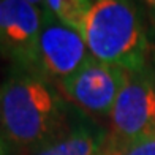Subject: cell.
<instances>
[{
    "instance_id": "cell-1",
    "label": "cell",
    "mask_w": 155,
    "mask_h": 155,
    "mask_svg": "<svg viewBox=\"0 0 155 155\" xmlns=\"http://www.w3.org/2000/svg\"><path fill=\"white\" fill-rule=\"evenodd\" d=\"M0 125L10 144L33 153L67 133V104L43 74L18 70L0 87Z\"/></svg>"
},
{
    "instance_id": "cell-2",
    "label": "cell",
    "mask_w": 155,
    "mask_h": 155,
    "mask_svg": "<svg viewBox=\"0 0 155 155\" xmlns=\"http://www.w3.org/2000/svg\"><path fill=\"white\" fill-rule=\"evenodd\" d=\"M82 37L97 60L128 73L147 68L149 41L133 0H94Z\"/></svg>"
},
{
    "instance_id": "cell-3",
    "label": "cell",
    "mask_w": 155,
    "mask_h": 155,
    "mask_svg": "<svg viewBox=\"0 0 155 155\" xmlns=\"http://www.w3.org/2000/svg\"><path fill=\"white\" fill-rule=\"evenodd\" d=\"M155 135V76L147 68L128 73L109 114L106 153Z\"/></svg>"
},
{
    "instance_id": "cell-4",
    "label": "cell",
    "mask_w": 155,
    "mask_h": 155,
    "mask_svg": "<svg viewBox=\"0 0 155 155\" xmlns=\"http://www.w3.org/2000/svg\"><path fill=\"white\" fill-rule=\"evenodd\" d=\"M128 71L89 59L71 76L57 82L62 95L90 116H108L127 81Z\"/></svg>"
},
{
    "instance_id": "cell-5",
    "label": "cell",
    "mask_w": 155,
    "mask_h": 155,
    "mask_svg": "<svg viewBox=\"0 0 155 155\" xmlns=\"http://www.w3.org/2000/svg\"><path fill=\"white\" fill-rule=\"evenodd\" d=\"M89 59H92V54L82 33L63 24L51 11L43 10L37 73L59 82L76 73Z\"/></svg>"
},
{
    "instance_id": "cell-6",
    "label": "cell",
    "mask_w": 155,
    "mask_h": 155,
    "mask_svg": "<svg viewBox=\"0 0 155 155\" xmlns=\"http://www.w3.org/2000/svg\"><path fill=\"white\" fill-rule=\"evenodd\" d=\"M43 10L25 0H2L0 6V54L18 70L37 71L38 40Z\"/></svg>"
},
{
    "instance_id": "cell-7",
    "label": "cell",
    "mask_w": 155,
    "mask_h": 155,
    "mask_svg": "<svg viewBox=\"0 0 155 155\" xmlns=\"http://www.w3.org/2000/svg\"><path fill=\"white\" fill-rule=\"evenodd\" d=\"M108 133L100 128L81 125L59 139L46 144L32 155H103Z\"/></svg>"
},
{
    "instance_id": "cell-8",
    "label": "cell",
    "mask_w": 155,
    "mask_h": 155,
    "mask_svg": "<svg viewBox=\"0 0 155 155\" xmlns=\"http://www.w3.org/2000/svg\"><path fill=\"white\" fill-rule=\"evenodd\" d=\"M94 0H46V8L63 24L82 33L86 18Z\"/></svg>"
},
{
    "instance_id": "cell-9",
    "label": "cell",
    "mask_w": 155,
    "mask_h": 155,
    "mask_svg": "<svg viewBox=\"0 0 155 155\" xmlns=\"http://www.w3.org/2000/svg\"><path fill=\"white\" fill-rule=\"evenodd\" d=\"M103 155H155V135L141 139L138 143H133L117 152L112 153L104 152Z\"/></svg>"
},
{
    "instance_id": "cell-10",
    "label": "cell",
    "mask_w": 155,
    "mask_h": 155,
    "mask_svg": "<svg viewBox=\"0 0 155 155\" xmlns=\"http://www.w3.org/2000/svg\"><path fill=\"white\" fill-rule=\"evenodd\" d=\"M0 155H8V141L0 135Z\"/></svg>"
},
{
    "instance_id": "cell-11",
    "label": "cell",
    "mask_w": 155,
    "mask_h": 155,
    "mask_svg": "<svg viewBox=\"0 0 155 155\" xmlns=\"http://www.w3.org/2000/svg\"><path fill=\"white\" fill-rule=\"evenodd\" d=\"M25 2L35 5V6H37V8H40V10H45V8H46V0H25Z\"/></svg>"
},
{
    "instance_id": "cell-12",
    "label": "cell",
    "mask_w": 155,
    "mask_h": 155,
    "mask_svg": "<svg viewBox=\"0 0 155 155\" xmlns=\"http://www.w3.org/2000/svg\"><path fill=\"white\" fill-rule=\"evenodd\" d=\"M144 2H146V5L149 6V8L153 11V15H155V0H144Z\"/></svg>"
},
{
    "instance_id": "cell-13",
    "label": "cell",
    "mask_w": 155,
    "mask_h": 155,
    "mask_svg": "<svg viewBox=\"0 0 155 155\" xmlns=\"http://www.w3.org/2000/svg\"><path fill=\"white\" fill-rule=\"evenodd\" d=\"M0 6H2V0H0Z\"/></svg>"
}]
</instances>
